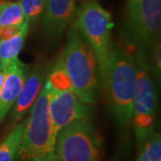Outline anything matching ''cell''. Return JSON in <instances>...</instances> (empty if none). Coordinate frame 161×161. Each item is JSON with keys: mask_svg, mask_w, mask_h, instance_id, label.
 <instances>
[{"mask_svg": "<svg viewBox=\"0 0 161 161\" xmlns=\"http://www.w3.org/2000/svg\"><path fill=\"white\" fill-rule=\"evenodd\" d=\"M136 161H161V136L159 132H153L143 144Z\"/></svg>", "mask_w": 161, "mask_h": 161, "instance_id": "e0dca14e", "label": "cell"}, {"mask_svg": "<svg viewBox=\"0 0 161 161\" xmlns=\"http://www.w3.org/2000/svg\"><path fill=\"white\" fill-rule=\"evenodd\" d=\"M46 80L57 91H73V85L64 63L63 55L59 56L47 71Z\"/></svg>", "mask_w": 161, "mask_h": 161, "instance_id": "9a60e30c", "label": "cell"}, {"mask_svg": "<svg viewBox=\"0 0 161 161\" xmlns=\"http://www.w3.org/2000/svg\"><path fill=\"white\" fill-rule=\"evenodd\" d=\"M50 84L45 79L31 108L27 126L17 152L16 161H58L56 135L48 112Z\"/></svg>", "mask_w": 161, "mask_h": 161, "instance_id": "3957f363", "label": "cell"}, {"mask_svg": "<svg viewBox=\"0 0 161 161\" xmlns=\"http://www.w3.org/2000/svg\"><path fill=\"white\" fill-rule=\"evenodd\" d=\"M48 67L45 63H39L30 68L17 98L9 115V127L13 128L23 120L38 98L47 77Z\"/></svg>", "mask_w": 161, "mask_h": 161, "instance_id": "9c48e42d", "label": "cell"}, {"mask_svg": "<svg viewBox=\"0 0 161 161\" xmlns=\"http://www.w3.org/2000/svg\"><path fill=\"white\" fill-rule=\"evenodd\" d=\"M92 46L97 57L99 77L108 64L114 23L108 11L96 0H87L76 12L74 26Z\"/></svg>", "mask_w": 161, "mask_h": 161, "instance_id": "8992f818", "label": "cell"}, {"mask_svg": "<svg viewBox=\"0 0 161 161\" xmlns=\"http://www.w3.org/2000/svg\"><path fill=\"white\" fill-rule=\"evenodd\" d=\"M5 75H6L5 72L0 71V89H1V87L3 85V82H4V80H5Z\"/></svg>", "mask_w": 161, "mask_h": 161, "instance_id": "ffe728a7", "label": "cell"}, {"mask_svg": "<svg viewBox=\"0 0 161 161\" xmlns=\"http://www.w3.org/2000/svg\"><path fill=\"white\" fill-rule=\"evenodd\" d=\"M29 117H26L13 127L0 143V161H16L19 146L27 126Z\"/></svg>", "mask_w": 161, "mask_h": 161, "instance_id": "4fadbf2b", "label": "cell"}, {"mask_svg": "<svg viewBox=\"0 0 161 161\" xmlns=\"http://www.w3.org/2000/svg\"><path fill=\"white\" fill-rule=\"evenodd\" d=\"M77 12L76 0H47L42 30L50 40H58Z\"/></svg>", "mask_w": 161, "mask_h": 161, "instance_id": "30bf717a", "label": "cell"}, {"mask_svg": "<svg viewBox=\"0 0 161 161\" xmlns=\"http://www.w3.org/2000/svg\"><path fill=\"white\" fill-rule=\"evenodd\" d=\"M135 82V59L124 47L113 44L100 74V92L121 130H126L132 123Z\"/></svg>", "mask_w": 161, "mask_h": 161, "instance_id": "6da1fadb", "label": "cell"}, {"mask_svg": "<svg viewBox=\"0 0 161 161\" xmlns=\"http://www.w3.org/2000/svg\"><path fill=\"white\" fill-rule=\"evenodd\" d=\"M25 22L20 1L0 0V28L4 26H21Z\"/></svg>", "mask_w": 161, "mask_h": 161, "instance_id": "5bb4252c", "label": "cell"}, {"mask_svg": "<svg viewBox=\"0 0 161 161\" xmlns=\"http://www.w3.org/2000/svg\"><path fill=\"white\" fill-rule=\"evenodd\" d=\"M63 58L77 97L87 105L97 103L100 93L98 59L92 46L75 27L68 32Z\"/></svg>", "mask_w": 161, "mask_h": 161, "instance_id": "7a4b0ae2", "label": "cell"}, {"mask_svg": "<svg viewBox=\"0 0 161 161\" xmlns=\"http://www.w3.org/2000/svg\"><path fill=\"white\" fill-rule=\"evenodd\" d=\"M22 27L21 26H4L0 28V40L11 38L12 36L16 34Z\"/></svg>", "mask_w": 161, "mask_h": 161, "instance_id": "d6986e66", "label": "cell"}, {"mask_svg": "<svg viewBox=\"0 0 161 161\" xmlns=\"http://www.w3.org/2000/svg\"><path fill=\"white\" fill-rule=\"evenodd\" d=\"M29 31L28 23L24 22L16 34L11 38L0 40V71L6 72L8 66L17 59Z\"/></svg>", "mask_w": 161, "mask_h": 161, "instance_id": "7c38bea8", "label": "cell"}, {"mask_svg": "<svg viewBox=\"0 0 161 161\" xmlns=\"http://www.w3.org/2000/svg\"><path fill=\"white\" fill-rule=\"evenodd\" d=\"M136 62V82L133 97L132 122L139 146L154 132L157 115V92L150 75L147 55L138 49Z\"/></svg>", "mask_w": 161, "mask_h": 161, "instance_id": "5b68a950", "label": "cell"}, {"mask_svg": "<svg viewBox=\"0 0 161 161\" xmlns=\"http://www.w3.org/2000/svg\"><path fill=\"white\" fill-rule=\"evenodd\" d=\"M23 6L25 22L29 27L34 26L44 15L47 0H19Z\"/></svg>", "mask_w": 161, "mask_h": 161, "instance_id": "2e32d148", "label": "cell"}, {"mask_svg": "<svg viewBox=\"0 0 161 161\" xmlns=\"http://www.w3.org/2000/svg\"><path fill=\"white\" fill-rule=\"evenodd\" d=\"M48 112L57 137L58 132L70 123L91 117L92 109L77 97L74 91H57L50 86Z\"/></svg>", "mask_w": 161, "mask_h": 161, "instance_id": "ba28073f", "label": "cell"}, {"mask_svg": "<svg viewBox=\"0 0 161 161\" xmlns=\"http://www.w3.org/2000/svg\"><path fill=\"white\" fill-rule=\"evenodd\" d=\"M102 138L92 117L74 121L63 127L56 138L58 161H99Z\"/></svg>", "mask_w": 161, "mask_h": 161, "instance_id": "277c9868", "label": "cell"}, {"mask_svg": "<svg viewBox=\"0 0 161 161\" xmlns=\"http://www.w3.org/2000/svg\"><path fill=\"white\" fill-rule=\"evenodd\" d=\"M29 69V64L17 58L6 70L5 80L0 89V125L15 102Z\"/></svg>", "mask_w": 161, "mask_h": 161, "instance_id": "8fae6325", "label": "cell"}, {"mask_svg": "<svg viewBox=\"0 0 161 161\" xmlns=\"http://www.w3.org/2000/svg\"><path fill=\"white\" fill-rule=\"evenodd\" d=\"M127 27L137 49L151 53L160 38L161 0H129Z\"/></svg>", "mask_w": 161, "mask_h": 161, "instance_id": "52a82bcc", "label": "cell"}, {"mask_svg": "<svg viewBox=\"0 0 161 161\" xmlns=\"http://www.w3.org/2000/svg\"><path fill=\"white\" fill-rule=\"evenodd\" d=\"M151 59H152V67L151 70L155 76L156 80L158 82L160 81L161 76V44L160 41L157 44L151 52Z\"/></svg>", "mask_w": 161, "mask_h": 161, "instance_id": "ac0fdd59", "label": "cell"}]
</instances>
